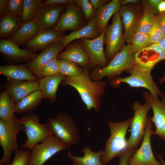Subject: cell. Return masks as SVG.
Masks as SVG:
<instances>
[{
  "instance_id": "obj_1",
  "label": "cell",
  "mask_w": 165,
  "mask_h": 165,
  "mask_svg": "<svg viewBox=\"0 0 165 165\" xmlns=\"http://www.w3.org/2000/svg\"><path fill=\"white\" fill-rule=\"evenodd\" d=\"M90 73L88 68H84L82 73L78 77L65 76L61 84L74 88L79 94L86 109L90 110L93 108L98 112L101 108V98L104 94L107 84L101 80L92 81L90 78Z\"/></svg>"
},
{
  "instance_id": "obj_2",
  "label": "cell",
  "mask_w": 165,
  "mask_h": 165,
  "mask_svg": "<svg viewBox=\"0 0 165 165\" xmlns=\"http://www.w3.org/2000/svg\"><path fill=\"white\" fill-rule=\"evenodd\" d=\"M130 121L131 119H129L118 122H108L110 135L106 141L101 157L104 165L108 163L114 158L118 157L127 149L128 141L126 136Z\"/></svg>"
},
{
  "instance_id": "obj_3",
  "label": "cell",
  "mask_w": 165,
  "mask_h": 165,
  "mask_svg": "<svg viewBox=\"0 0 165 165\" xmlns=\"http://www.w3.org/2000/svg\"><path fill=\"white\" fill-rule=\"evenodd\" d=\"M49 117L46 123L52 134L68 148L76 145L80 139L79 131L72 117L69 114L60 112Z\"/></svg>"
},
{
  "instance_id": "obj_4",
  "label": "cell",
  "mask_w": 165,
  "mask_h": 165,
  "mask_svg": "<svg viewBox=\"0 0 165 165\" xmlns=\"http://www.w3.org/2000/svg\"><path fill=\"white\" fill-rule=\"evenodd\" d=\"M132 53L130 44L124 45L120 51L104 67H96L90 72L89 76L93 81H100L107 77L112 79L124 71H127L133 67Z\"/></svg>"
},
{
  "instance_id": "obj_5",
  "label": "cell",
  "mask_w": 165,
  "mask_h": 165,
  "mask_svg": "<svg viewBox=\"0 0 165 165\" xmlns=\"http://www.w3.org/2000/svg\"><path fill=\"white\" fill-rule=\"evenodd\" d=\"M21 132H25L24 126L16 116L8 120L0 119V145L3 150L0 165H10L12 152L19 149L17 135Z\"/></svg>"
},
{
  "instance_id": "obj_6",
  "label": "cell",
  "mask_w": 165,
  "mask_h": 165,
  "mask_svg": "<svg viewBox=\"0 0 165 165\" xmlns=\"http://www.w3.org/2000/svg\"><path fill=\"white\" fill-rule=\"evenodd\" d=\"M19 119L24 126L27 138L21 148H28L31 151L35 145L52 134L46 124L40 123L39 117L34 113L23 115Z\"/></svg>"
},
{
  "instance_id": "obj_7",
  "label": "cell",
  "mask_w": 165,
  "mask_h": 165,
  "mask_svg": "<svg viewBox=\"0 0 165 165\" xmlns=\"http://www.w3.org/2000/svg\"><path fill=\"white\" fill-rule=\"evenodd\" d=\"M131 108L134 113L131 119L130 125L131 132L127 140V149L134 152L143 139L145 130L147 114L151 109V106L146 101L142 105L138 102L135 101Z\"/></svg>"
},
{
  "instance_id": "obj_8",
  "label": "cell",
  "mask_w": 165,
  "mask_h": 165,
  "mask_svg": "<svg viewBox=\"0 0 165 165\" xmlns=\"http://www.w3.org/2000/svg\"><path fill=\"white\" fill-rule=\"evenodd\" d=\"M123 31V24L118 12L113 15L112 24L105 31L103 41L107 58L112 60L124 45Z\"/></svg>"
},
{
  "instance_id": "obj_9",
  "label": "cell",
  "mask_w": 165,
  "mask_h": 165,
  "mask_svg": "<svg viewBox=\"0 0 165 165\" xmlns=\"http://www.w3.org/2000/svg\"><path fill=\"white\" fill-rule=\"evenodd\" d=\"M127 72L130 74L129 76L114 78L110 81V84L112 86H116L122 83H125L132 87H141L146 89L154 96H160L162 93L153 81L150 72L133 68Z\"/></svg>"
},
{
  "instance_id": "obj_10",
  "label": "cell",
  "mask_w": 165,
  "mask_h": 165,
  "mask_svg": "<svg viewBox=\"0 0 165 165\" xmlns=\"http://www.w3.org/2000/svg\"><path fill=\"white\" fill-rule=\"evenodd\" d=\"M152 123L148 117L142 143L133 153L128 161V165H163L156 159L152 150L151 137L154 135L152 130Z\"/></svg>"
},
{
  "instance_id": "obj_11",
  "label": "cell",
  "mask_w": 165,
  "mask_h": 165,
  "mask_svg": "<svg viewBox=\"0 0 165 165\" xmlns=\"http://www.w3.org/2000/svg\"><path fill=\"white\" fill-rule=\"evenodd\" d=\"M67 148L52 134L41 143L35 145L31 151L29 165H43L55 154Z\"/></svg>"
},
{
  "instance_id": "obj_12",
  "label": "cell",
  "mask_w": 165,
  "mask_h": 165,
  "mask_svg": "<svg viewBox=\"0 0 165 165\" xmlns=\"http://www.w3.org/2000/svg\"><path fill=\"white\" fill-rule=\"evenodd\" d=\"M165 60V52L157 43H151L133 54V68L151 72L155 65L161 61Z\"/></svg>"
},
{
  "instance_id": "obj_13",
  "label": "cell",
  "mask_w": 165,
  "mask_h": 165,
  "mask_svg": "<svg viewBox=\"0 0 165 165\" xmlns=\"http://www.w3.org/2000/svg\"><path fill=\"white\" fill-rule=\"evenodd\" d=\"M142 95L151 105L153 111V116L150 120L156 127L154 135L165 141V94L162 93L160 95L161 101L158 96L152 95L149 92L143 91Z\"/></svg>"
},
{
  "instance_id": "obj_14",
  "label": "cell",
  "mask_w": 165,
  "mask_h": 165,
  "mask_svg": "<svg viewBox=\"0 0 165 165\" xmlns=\"http://www.w3.org/2000/svg\"><path fill=\"white\" fill-rule=\"evenodd\" d=\"M0 55L8 64L21 62L28 63L35 58L36 53L22 49L9 39H0Z\"/></svg>"
},
{
  "instance_id": "obj_15",
  "label": "cell",
  "mask_w": 165,
  "mask_h": 165,
  "mask_svg": "<svg viewBox=\"0 0 165 165\" xmlns=\"http://www.w3.org/2000/svg\"><path fill=\"white\" fill-rule=\"evenodd\" d=\"M105 31L95 38L81 39V43L90 59V68H102L107 64V59L103 49Z\"/></svg>"
},
{
  "instance_id": "obj_16",
  "label": "cell",
  "mask_w": 165,
  "mask_h": 165,
  "mask_svg": "<svg viewBox=\"0 0 165 165\" xmlns=\"http://www.w3.org/2000/svg\"><path fill=\"white\" fill-rule=\"evenodd\" d=\"M64 47L60 41L55 42L42 50L32 61L26 63L25 66L40 80L42 78V73L45 66L51 60L57 58Z\"/></svg>"
},
{
  "instance_id": "obj_17",
  "label": "cell",
  "mask_w": 165,
  "mask_h": 165,
  "mask_svg": "<svg viewBox=\"0 0 165 165\" xmlns=\"http://www.w3.org/2000/svg\"><path fill=\"white\" fill-rule=\"evenodd\" d=\"M66 8L65 4L42 6L32 21L42 30L54 29Z\"/></svg>"
},
{
  "instance_id": "obj_18",
  "label": "cell",
  "mask_w": 165,
  "mask_h": 165,
  "mask_svg": "<svg viewBox=\"0 0 165 165\" xmlns=\"http://www.w3.org/2000/svg\"><path fill=\"white\" fill-rule=\"evenodd\" d=\"M39 81L7 79L4 82L3 85L14 104L31 93L38 90Z\"/></svg>"
},
{
  "instance_id": "obj_19",
  "label": "cell",
  "mask_w": 165,
  "mask_h": 165,
  "mask_svg": "<svg viewBox=\"0 0 165 165\" xmlns=\"http://www.w3.org/2000/svg\"><path fill=\"white\" fill-rule=\"evenodd\" d=\"M77 6L73 0L69 2L66 4L65 12L61 16L54 29L62 33L66 31H74L80 29L82 21Z\"/></svg>"
},
{
  "instance_id": "obj_20",
  "label": "cell",
  "mask_w": 165,
  "mask_h": 165,
  "mask_svg": "<svg viewBox=\"0 0 165 165\" xmlns=\"http://www.w3.org/2000/svg\"><path fill=\"white\" fill-rule=\"evenodd\" d=\"M63 33L54 29L42 30L23 46L24 49L33 52L42 51L50 45L61 41Z\"/></svg>"
},
{
  "instance_id": "obj_21",
  "label": "cell",
  "mask_w": 165,
  "mask_h": 165,
  "mask_svg": "<svg viewBox=\"0 0 165 165\" xmlns=\"http://www.w3.org/2000/svg\"><path fill=\"white\" fill-rule=\"evenodd\" d=\"M118 13L122 17L124 26L123 37L125 42L127 44H130L141 18L134 9L128 6H121Z\"/></svg>"
},
{
  "instance_id": "obj_22",
  "label": "cell",
  "mask_w": 165,
  "mask_h": 165,
  "mask_svg": "<svg viewBox=\"0 0 165 165\" xmlns=\"http://www.w3.org/2000/svg\"><path fill=\"white\" fill-rule=\"evenodd\" d=\"M0 74L5 76L8 80H39L36 76L27 68L25 64L1 65Z\"/></svg>"
},
{
  "instance_id": "obj_23",
  "label": "cell",
  "mask_w": 165,
  "mask_h": 165,
  "mask_svg": "<svg viewBox=\"0 0 165 165\" xmlns=\"http://www.w3.org/2000/svg\"><path fill=\"white\" fill-rule=\"evenodd\" d=\"M57 58L72 61L84 68H89V57L81 43L73 44L60 53Z\"/></svg>"
},
{
  "instance_id": "obj_24",
  "label": "cell",
  "mask_w": 165,
  "mask_h": 165,
  "mask_svg": "<svg viewBox=\"0 0 165 165\" xmlns=\"http://www.w3.org/2000/svg\"><path fill=\"white\" fill-rule=\"evenodd\" d=\"M64 76L60 73L55 75L43 77L39 80L38 90L41 92L43 98L48 99L51 103L57 100V90Z\"/></svg>"
},
{
  "instance_id": "obj_25",
  "label": "cell",
  "mask_w": 165,
  "mask_h": 165,
  "mask_svg": "<svg viewBox=\"0 0 165 165\" xmlns=\"http://www.w3.org/2000/svg\"><path fill=\"white\" fill-rule=\"evenodd\" d=\"M100 35L97 26L96 18L94 16L86 25L64 36L60 41L65 47L75 40L82 38L94 39Z\"/></svg>"
},
{
  "instance_id": "obj_26",
  "label": "cell",
  "mask_w": 165,
  "mask_h": 165,
  "mask_svg": "<svg viewBox=\"0 0 165 165\" xmlns=\"http://www.w3.org/2000/svg\"><path fill=\"white\" fill-rule=\"evenodd\" d=\"M120 6L119 0H112L97 10L95 17L97 28L100 34L105 30L111 16L119 12Z\"/></svg>"
},
{
  "instance_id": "obj_27",
  "label": "cell",
  "mask_w": 165,
  "mask_h": 165,
  "mask_svg": "<svg viewBox=\"0 0 165 165\" xmlns=\"http://www.w3.org/2000/svg\"><path fill=\"white\" fill-rule=\"evenodd\" d=\"M103 151L100 150L94 152L91 150L90 146L86 145L81 150L84 154L83 157L75 156L70 150L68 153V156L72 161V165H104L101 159Z\"/></svg>"
},
{
  "instance_id": "obj_28",
  "label": "cell",
  "mask_w": 165,
  "mask_h": 165,
  "mask_svg": "<svg viewBox=\"0 0 165 165\" xmlns=\"http://www.w3.org/2000/svg\"><path fill=\"white\" fill-rule=\"evenodd\" d=\"M22 19L5 13L0 17L1 39H9L13 36L23 24Z\"/></svg>"
},
{
  "instance_id": "obj_29",
  "label": "cell",
  "mask_w": 165,
  "mask_h": 165,
  "mask_svg": "<svg viewBox=\"0 0 165 165\" xmlns=\"http://www.w3.org/2000/svg\"><path fill=\"white\" fill-rule=\"evenodd\" d=\"M43 98L40 90L32 92L14 104L15 113L25 114L32 112L38 108Z\"/></svg>"
},
{
  "instance_id": "obj_30",
  "label": "cell",
  "mask_w": 165,
  "mask_h": 165,
  "mask_svg": "<svg viewBox=\"0 0 165 165\" xmlns=\"http://www.w3.org/2000/svg\"><path fill=\"white\" fill-rule=\"evenodd\" d=\"M42 30L32 21L23 24L17 32L7 39L20 47L23 46Z\"/></svg>"
},
{
  "instance_id": "obj_31",
  "label": "cell",
  "mask_w": 165,
  "mask_h": 165,
  "mask_svg": "<svg viewBox=\"0 0 165 165\" xmlns=\"http://www.w3.org/2000/svg\"><path fill=\"white\" fill-rule=\"evenodd\" d=\"M14 105L8 92L3 91L0 95V119L8 120L15 116Z\"/></svg>"
},
{
  "instance_id": "obj_32",
  "label": "cell",
  "mask_w": 165,
  "mask_h": 165,
  "mask_svg": "<svg viewBox=\"0 0 165 165\" xmlns=\"http://www.w3.org/2000/svg\"><path fill=\"white\" fill-rule=\"evenodd\" d=\"M43 2L42 0H24L22 17L23 24L32 21Z\"/></svg>"
},
{
  "instance_id": "obj_33",
  "label": "cell",
  "mask_w": 165,
  "mask_h": 165,
  "mask_svg": "<svg viewBox=\"0 0 165 165\" xmlns=\"http://www.w3.org/2000/svg\"><path fill=\"white\" fill-rule=\"evenodd\" d=\"M60 73L65 76L75 77L82 73L84 68H80L76 63L64 59H60Z\"/></svg>"
},
{
  "instance_id": "obj_34",
  "label": "cell",
  "mask_w": 165,
  "mask_h": 165,
  "mask_svg": "<svg viewBox=\"0 0 165 165\" xmlns=\"http://www.w3.org/2000/svg\"><path fill=\"white\" fill-rule=\"evenodd\" d=\"M151 44L148 35L135 32L130 43L132 52L134 54Z\"/></svg>"
},
{
  "instance_id": "obj_35",
  "label": "cell",
  "mask_w": 165,
  "mask_h": 165,
  "mask_svg": "<svg viewBox=\"0 0 165 165\" xmlns=\"http://www.w3.org/2000/svg\"><path fill=\"white\" fill-rule=\"evenodd\" d=\"M156 16L152 13H144L137 27L135 32L148 35L154 24Z\"/></svg>"
},
{
  "instance_id": "obj_36",
  "label": "cell",
  "mask_w": 165,
  "mask_h": 165,
  "mask_svg": "<svg viewBox=\"0 0 165 165\" xmlns=\"http://www.w3.org/2000/svg\"><path fill=\"white\" fill-rule=\"evenodd\" d=\"M31 150L19 149L15 152L14 158L10 165H29Z\"/></svg>"
},
{
  "instance_id": "obj_37",
  "label": "cell",
  "mask_w": 165,
  "mask_h": 165,
  "mask_svg": "<svg viewBox=\"0 0 165 165\" xmlns=\"http://www.w3.org/2000/svg\"><path fill=\"white\" fill-rule=\"evenodd\" d=\"M24 0H8L6 13L22 18Z\"/></svg>"
},
{
  "instance_id": "obj_38",
  "label": "cell",
  "mask_w": 165,
  "mask_h": 165,
  "mask_svg": "<svg viewBox=\"0 0 165 165\" xmlns=\"http://www.w3.org/2000/svg\"><path fill=\"white\" fill-rule=\"evenodd\" d=\"M60 73V59L57 58L53 59L44 67L42 73V78L55 75Z\"/></svg>"
},
{
  "instance_id": "obj_39",
  "label": "cell",
  "mask_w": 165,
  "mask_h": 165,
  "mask_svg": "<svg viewBox=\"0 0 165 165\" xmlns=\"http://www.w3.org/2000/svg\"><path fill=\"white\" fill-rule=\"evenodd\" d=\"M73 1L82 9L87 20H90L94 17L95 10L88 0H75Z\"/></svg>"
},
{
  "instance_id": "obj_40",
  "label": "cell",
  "mask_w": 165,
  "mask_h": 165,
  "mask_svg": "<svg viewBox=\"0 0 165 165\" xmlns=\"http://www.w3.org/2000/svg\"><path fill=\"white\" fill-rule=\"evenodd\" d=\"M151 43H158L165 35L163 34L158 22L157 16L149 34Z\"/></svg>"
},
{
  "instance_id": "obj_41",
  "label": "cell",
  "mask_w": 165,
  "mask_h": 165,
  "mask_svg": "<svg viewBox=\"0 0 165 165\" xmlns=\"http://www.w3.org/2000/svg\"><path fill=\"white\" fill-rule=\"evenodd\" d=\"M162 0H147L143 1V13H148L154 14L159 13L158 6Z\"/></svg>"
},
{
  "instance_id": "obj_42",
  "label": "cell",
  "mask_w": 165,
  "mask_h": 165,
  "mask_svg": "<svg viewBox=\"0 0 165 165\" xmlns=\"http://www.w3.org/2000/svg\"><path fill=\"white\" fill-rule=\"evenodd\" d=\"M134 152L127 149L118 157L119 162L118 165H128V161Z\"/></svg>"
},
{
  "instance_id": "obj_43",
  "label": "cell",
  "mask_w": 165,
  "mask_h": 165,
  "mask_svg": "<svg viewBox=\"0 0 165 165\" xmlns=\"http://www.w3.org/2000/svg\"><path fill=\"white\" fill-rule=\"evenodd\" d=\"M156 16L161 31L165 35V12L160 13Z\"/></svg>"
},
{
  "instance_id": "obj_44",
  "label": "cell",
  "mask_w": 165,
  "mask_h": 165,
  "mask_svg": "<svg viewBox=\"0 0 165 165\" xmlns=\"http://www.w3.org/2000/svg\"><path fill=\"white\" fill-rule=\"evenodd\" d=\"M70 1V0H47L44 1L42 6L55 5H66Z\"/></svg>"
},
{
  "instance_id": "obj_45",
  "label": "cell",
  "mask_w": 165,
  "mask_h": 165,
  "mask_svg": "<svg viewBox=\"0 0 165 165\" xmlns=\"http://www.w3.org/2000/svg\"><path fill=\"white\" fill-rule=\"evenodd\" d=\"M95 10L97 9L102 6L108 2L105 0H88Z\"/></svg>"
},
{
  "instance_id": "obj_46",
  "label": "cell",
  "mask_w": 165,
  "mask_h": 165,
  "mask_svg": "<svg viewBox=\"0 0 165 165\" xmlns=\"http://www.w3.org/2000/svg\"><path fill=\"white\" fill-rule=\"evenodd\" d=\"M8 0H0V17L5 13Z\"/></svg>"
},
{
  "instance_id": "obj_47",
  "label": "cell",
  "mask_w": 165,
  "mask_h": 165,
  "mask_svg": "<svg viewBox=\"0 0 165 165\" xmlns=\"http://www.w3.org/2000/svg\"><path fill=\"white\" fill-rule=\"evenodd\" d=\"M159 13L165 12V0H162L158 6Z\"/></svg>"
},
{
  "instance_id": "obj_48",
  "label": "cell",
  "mask_w": 165,
  "mask_h": 165,
  "mask_svg": "<svg viewBox=\"0 0 165 165\" xmlns=\"http://www.w3.org/2000/svg\"><path fill=\"white\" fill-rule=\"evenodd\" d=\"M119 2L120 5L125 6L130 3H137L139 1L138 0H120Z\"/></svg>"
},
{
  "instance_id": "obj_49",
  "label": "cell",
  "mask_w": 165,
  "mask_h": 165,
  "mask_svg": "<svg viewBox=\"0 0 165 165\" xmlns=\"http://www.w3.org/2000/svg\"><path fill=\"white\" fill-rule=\"evenodd\" d=\"M165 52V36L157 43Z\"/></svg>"
},
{
  "instance_id": "obj_50",
  "label": "cell",
  "mask_w": 165,
  "mask_h": 165,
  "mask_svg": "<svg viewBox=\"0 0 165 165\" xmlns=\"http://www.w3.org/2000/svg\"><path fill=\"white\" fill-rule=\"evenodd\" d=\"M158 157L160 161L163 164V165H165V162L163 160L162 155L160 154H159L158 156Z\"/></svg>"
},
{
  "instance_id": "obj_51",
  "label": "cell",
  "mask_w": 165,
  "mask_h": 165,
  "mask_svg": "<svg viewBox=\"0 0 165 165\" xmlns=\"http://www.w3.org/2000/svg\"><path fill=\"white\" fill-rule=\"evenodd\" d=\"M159 83L160 84L165 82V74L159 79Z\"/></svg>"
},
{
  "instance_id": "obj_52",
  "label": "cell",
  "mask_w": 165,
  "mask_h": 165,
  "mask_svg": "<svg viewBox=\"0 0 165 165\" xmlns=\"http://www.w3.org/2000/svg\"></svg>"
}]
</instances>
